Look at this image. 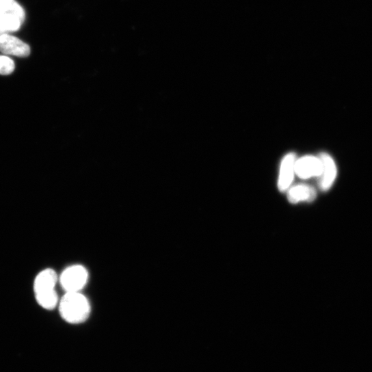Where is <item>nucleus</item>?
I'll return each instance as SVG.
<instances>
[{"label": "nucleus", "instance_id": "nucleus-1", "mask_svg": "<svg viewBox=\"0 0 372 372\" xmlns=\"http://www.w3.org/2000/svg\"><path fill=\"white\" fill-rule=\"evenodd\" d=\"M62 319L70 324L83 323L90 314V305L81 293H66L58 304Z\"/></svg>", "mask_w": 372, "mask_h": 372}, {"label": "nucleus", "instance_id": "nucleus-2", "mask_svg": "<svg viewBox=\"0 0 372 372\" xmlns=\"http://www.w3.org/2000/svg\"><path fill=\"white\" fill-rule=\"evenodd\" d=\"M88 280V272L80 265L67 267L59 277V282L65 293H80Z\"/></svg>", "mask_w": 372, "mask_h": 372}, {"label": "nucleus", "instance_id": "nucleus-3", "mask_svg": "<svg viewBox=\"0 0 372 372\" xmlns=\"http://www.w3.org/2000/svg\"><path fill=\"white\" fill-rule=\"evenodd\" d=\"M0 51L5 55L27 57L31 53V49L18 38L6 34L0 36Z\"/></svg>", "mask_w": 372, "mask_h": 372}, {"label": "nucleus", "instance_id": "nucleus-4", "mask_svg": "<svg viewBox=\"0 0 372 372\" xmlns=\"http://www.w3.org/2000/svg\"><path fill=\"white\" fill-rule=\"evenodd\" d=\"M322 170L321 159L314 156H306L295 162V173L304 179L321 176Z\"/></svg>", "mask_w": 372, "mask_h": 372}, {"label": "nucleus", "instance_id": "nucleus-5", "mask_svg": "<svg viewBox=\"0 0 372 372\" xmlns=\"http://www.w3.org/2000/svg\"><path fill=\"white\" fill-rule=\"evenodd\" d=\"M25 16V10L15 0H0V21L22 25Z\"/></svg>", "mask_w": 372, "mask_h": 372}, {"label": "nucleus", "instance_id": "nucleus-6", "mask_svg": "<svg viewBox=\"0 0 372 372\" xmlns=\"http://www.w3.org/2000/svg\"><path fill=\"white\" fill-rule=\"evenodd\" d=\"M58 282L59 276L55 270L50 268L42 270L35 279V295L55 291Z\"/></svg>", "mask_w": 372, "mask_h": 372}, {"label": "nucleus", "instance_id": "nucleus-7", "mask_svg": "<svg viewBox=\"0 0 372 372\" xmlns=\"http://www.w3.org/2000/svg\"><path fill=\"white\" fill-rule=\"evenodd\" d=\"M295 162L294 153L287 155L282 160L278 181V188L281 192H286L290 188L294 179Z\"/></svg>", "mask_w": 372, "mask_h": 372}, {"label": "nucleus", "instance_id": "nucleus-8", "mask_svg": "<svg viewBox=\"0 0 372 372\" xmlns=\"http://www.w3.org/2000/svg\"><path fill=\"white\" fill-rule=\"evenodd\" d=\"M319 158L323 164L322 173L319 180V187L323 191H327L332 187L336 179V166L334 159L327 153H321Z\"/></svg>", "mask_w": 372, "mask_h": 372}, {"label": "nucleus", "instance_id": "nucleus-9", "mask_svg": "<svg viewBox=\"0 0 372 372\" xmlns=\"http://www.w3.org/2000/svg\"><path fill=\"white\" fill-rule=\"evenodd\" d=\"M316 191L307 185H298L292 188L288 195L289 200L292 204L301 202H311L316 199Z\"/></svg>", "mask_w": 372, "mask_h": 372}, {"label": "nucleus", "instance_id": "nucleus-10", "mask_svg": "<svg viewBox=\"0 0 372 372\" xmlns=\"http://www.w3.org/2000/svg\"><path fill=\"white\" fill-rule=\"evenodd\" d=\"M35 296L38 304L42 308L46 310H53L58 306L59 302L56 291L47 293L36 295Z\"/></svg>", "mask_w": 372, "mask_h": 372}, {"label": "nucleus", "instance_id": "nucleus-11", "mask_svg": "<svg viewBox=\"0 0 372 372\" xmlns=\"http://www.w3.org/2000/svg\"><path fill=\"white\" fill-rule=\"evenodd\" d=\"M16 68L14 62L8 56L0 55V75H9Z\"/></svg>", "mask_w": 372, "mask_h": 372}, {"label": "nucleus", "instance_id": "nucleus-12", "mask_svg": "<svg viewBox=\"0 0 372 372\" xmlns=\"http://www.w3.org/2000/svg\"><path fill=\"white\" fill-rule=\"evenodd\" d=\"M7 33L5 31V30L3 29L1 25H0V36L6 34Z\"/></svg>", "mask_w": 372, "mask_h": 372}]
</instances>
